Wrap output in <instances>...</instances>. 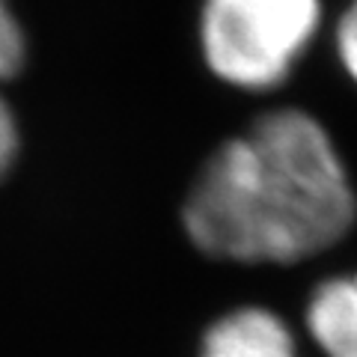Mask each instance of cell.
<instances>
[{
    "mask_svg": "<svg viewBox=\"0 0 357 357\" xmlns=\"http://www.w3.org/2000/svg\"><path fill=\"white\" fill-rule=\"evenodd\" d=\"M357 218L354 188L328 131L274 110L227 140L199 170L182 211L199 250L236 262H298L328 250Z\"/></svg>",
    "mask_w": 357,
    "mask_h": 357,
    "instance_id": "6da1fadb",
    "label": "cell"
},
{
    "mask_svg": "<svg viewBox=\"0 0 357 357\" xmlns=\"http://www.w3.org/2000/svg\"><path fill=\"white\" fill-rule=\"evenodd\" d=\"M319 0H206L203 54L232 86L280 84L319 27Z\"/></svg>",
    "mask_w": 357,
    "mask_h": 357,
    "instance_id": "7a4b0ae2",
    "label": "cell"
},
{
    "mask_svg": "<svg viewBox=\"0 0 357 357\" xmlns=\"http://www.w3.org/2000/svg\"><path fill=\"white\" fill-rule=\"evenodd\" d=\"M199 357H298L292 331L271 310L244 307L206 331Z\"/></svg>",
    "mask_w": 357,
    "mask_h": 357,
    "instance_id": "3957f363",
    "label": "cell"
},
{
    "mask_svg": "<svg viewBox=\"0 0 357 357\" xmlns=\"http://www.w3.org/2000/svg\"><path fill=\"white\" fill-rule=\"evenodd\" d=\"M307 328L328 357H357V274L328 280L312 292Z\"/></svg>",
    "mask_w": 357,
    "mask_h": 357,
    "instance_id": "277c9868",
    "label": "cell"
},
{
    "mask_svg": "<svg viewBox=\"0 0 357 357\" xmlns=\"http://www.w3.org/2000/svg\"><path fill=\"white\" fill-rule=\"evenodd\" d=\"M21 63H24V33H21L9 3L0 0V81L13 77L21 69ZM15 152H18L15 116L3 102V96H0V178L13 167Z\"/></svg>",
    "mask_w": 357,
    "mask_h": 357,
    "instance_id": "5b68a950",
    "label": "cell"
},
{
    "mask_svg": "<svg viewBox=\"0 0 357 357\" xmlns=\"http://www.w3.org/2000/svg\"><path fill=\"white\" fill-rule=\"evenodd\" d=\"M337 42H340V57L345 63V69H349V75L357 81V0L349 6V13H345L340 21Z\"/></svg>",
    "mask_w": 357,
    "mask_h": 357,
    "instance_id": "8992f818",
    "label": "cell"
}]
</instances>
